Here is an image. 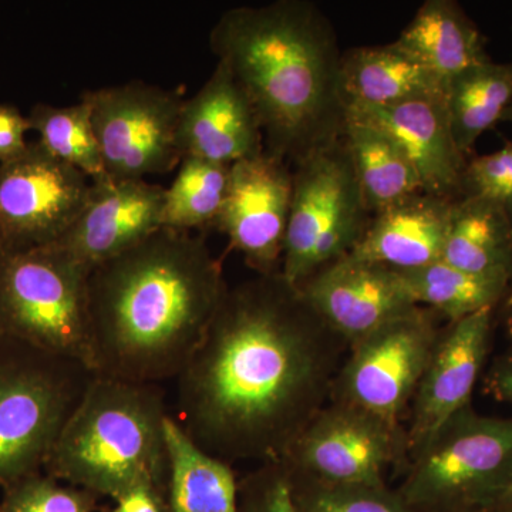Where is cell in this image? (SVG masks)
Instances as JSON below:
<instances>
[{
    "label": "cell",
    "mask_w": 512,
    "mask_h": 512,
    "mask_svg": "<svg viewBox=\"0 0 512 512\" xmlns=\"http://www.w3.org/2000/svg\"><path fill=\"white\" fill-rule=\"evenodd\" d=\"M349 348L281 272L229 288L177 376L188 437L231 464L279 461L325 407Z\"/></svg>",
    "instance_id": "6da1fadb"
},
{
    "label": "cell",
    "mask_w": 512,
    "mask_h": 512,
    "mask_svg": "<svg viewBox=\"0 0 512 512\" xmlns=\"http://www.w3.org/2000/svg\"><path fill=\"white\" fill-rule=\"evenodd\" d=\"M202 235L161 228L89 276L94 372L158 384L177 379L228 292Z\"/></svg>",
    "instance_id": "7a4b0ae2"
},
{
    "label": "cell",
    "mask_w": 512,
    "mask_h": 512,
    "mask_svg": "<svg viewBox=\"0 0 512 512\" xmlns=\"http://www.w3.org/2000/svg\"><path fill=\"white\" fill-rule=\"evenodd\" d=\"M210 47L251 101L266 153L296 165L342 138L343 53L318 5L276 0L228 9L211 29Z\"/></svg>",
    "instance_id": "3957f363"
},
{
    "label": "cell",
    "mask_w": 512,
    "mask_h": 512,
    "mask_svg": "<svg viewBox=\"0 0 512 512\" xmlns=\"http://www.w3.org/2000/svg\"><path fill=\"white\" fill-rule=\"evenodd\" d=\"M167 417L158 384L96 375L43 473L113 500L138 485L165 488Z\"/></svg>",
    "instance_id": "277c9868"
},
{
    "label": "cell",
    "mask_w": 512,
    "mask_h": 512,
    "mask_svg": "<svg viewBox=\"0 0 512 512\" xmlns=\"http://www.w3.org/2000/svg\"><path fill=\"white\" fill-rule=\"evenodd\" d=\"M96 372L0 335V488L42 473Z\"/></svg>",
    "instance_id": "5b68a950"
},
{
    "label": "cell",
    "mask_w": 512,
    "mask_h": 512,
    "mask_svg": "<svg viewBox=\"0 0 512 512\" xmlns=\"http://www.w3.org/2000/svg\"><path fill=\"white\" fill-rule=\"evenodd\" d=\"M90 272L59 245L29 251L0 247V335L94 370Z\"/></svg>",
    "instance_id": "8992f818"
},
{
    "label": "cell",
    "mask_w": 512,
    "mask_h": 512,
    "mask_svg": "<svg viewBox=\"0 0 512 512\" xmlns=\"http://www.w3.org/2000/svg\"><path fill=\"white\" fill-rule=\"evenodd\" d=\"M399 494L417 512H491L512 476V419L453 417L413 456Z\"/></svg>",
    "instance_id": "52a82bcc"
},
{
    "label": "cell",
    "mask_w": 512,
    "mask_h": 512,
    "mask_svg": "<svg viewBox=\"0 0 512 512\" xmlns=\"http://www.w3.org/2000/svg\"><path fill=\"white\" fill-rule=\"evenodd\" d=\"M370 218L343 137L315 151L293 170L282 276L299 286L348 256L365 235Z\"/></svg>",
    "instance_id": "ba28073f"
},
{
    "label": "cell",
    "mask_w": 512,
    "mask_h": 512,
    "mask_svg": "<svg viewBox=\"0 0 512 512\" xmlns=\"http://www.w3.org/2000/svg\"><path fill=\"white\" fill-rule=\"evenodd\" d=\"M439 313L424 306L383 323L350 346L333 384V402L400 426L439 343Z\"/></svg>",
    "instance_id": "9c48e42d"
},
{
    "label": "cell",
    "mask_w": 512,
    "mask_h": 512,
    "mask_svg": "<svg viewBox=\"0 0 512 512\" xmlns=\"http://www.w3.org/2000/svg\"><path fill=\"white\" fill-rule=\"evenodd\" d=\"M90 104L104 170L110 180H144L181 164L178 120L184 104L180 90L134 80L120 86L89 90Z\"/></svg>",
    "instance_id": "30bf717a"
},
{
    "label": "cell",
    "mask_w": 512,
    "mask_h": 512,
    "mask_svg": "<svg viewBox=\"0 0 512 512\" xmlns=\"http://www.w3.org/2000/svg\"><path fill=\"white\" fill-rule=\"evenodd\" d=\"M406 451V433L380 417L333 402L323 407L286 451L292 476L326 485H383L387 468Z\"/></svg>",
    "instance_id": "8fae6325"
},
{
    "label": "cell",
    "mask_w": 512,
    "mask_h": 512,
    "mask_svg": "<svg viewBox=\"0 0 512 512\" xmlns=\"http://www.w3.org/2000/svg\"><path fill=\"white\" fill-rule=\"evenodd\" d=\"M92 192L82 171L53 157L39 141L0 164V247H52L64 237Z\"/></svg>",
    "instance_id": "7c38bea8"
},
{
    "label": "cell",
    "mask_w": 512,
    "mask_h": 512,
    "mask_svg": "<svg viewBox=\"0 0 512 512\" xmlns=\"http://www.w3.org/2000/svg\"><path fill=\"white\" fill-rule=\"evenodd\" d=\"M293 171L264 153L231 165L227 197L214 228L256 275L281 272L291 217Z\"/></svg>",
    "instance_id": "4fadbf2b"
},
{
    "label": "cell",
    "mask_w": 512,
    "mask_h": 512,
    "mask_svg": "<svg viewBox=\"0 0 512 512\" xmlns=\"http://www.w3.org/2000/svg\"><path fill=\"white\" fill-rule=\"evenodd\" d=\"M495 308L450 323L441 333L413 399L406 451L412 456L458 413L470 407L490 345Z\"/></svg>",
    "instance_id": "5bb4252c"
},
{
    "label": "cell",
    "mask_w": 512,
    "mask_h": 512,
    "mask_svg": "<svg viewBox=\"0 0 512 512\" xmlns=\"http://www.w3.org/2000/svg\"><path fill=\"white\" fill-rule=\"evenodd\" d=\"M298 288L349 348L383 323L419 306L397 271L349 255L320 269Z\"/></svg>",
    "instance_id": "9a60e30c"
},
{
    "label": "cell",
    "mask_w": 512,
    "mask_h": 512,
    "mask_svg": "<svg viewBox=\"0 0 512 512\" xmlns=\"http://www.w3.org/2000/svg\"><path fill=\"white\" fill-rule=\"evenodd\" d=\"M165 188L146 180L92 183L89 201L55 245L93 269L163 228Z\"/></svg>",
    "instance_id": "2e32d148"
},
{
    "label": "cell",
    "mask_w": 512,
    "mask_h": 512,
    "mask_svg": "<svg viewBox=\"0 0 512 512\" xmlns=\"http://www.w3.org/2000/svg\"><path fill=\"white\" fill-rule=\"evenodd\" d=\"M177 144L183 158L222 165L264 153V134L254 107L224 64L217 63L198 93L184 100Z\"/></svg>",
    "instance_id": "e0dca14e"
},
{
    "label": "cell",
    "mask_w": 512,
    "mask_h": 512,
    "mask_svg": "<svg viewBox=\"0 0 512 512\" xmlns=\"http://www.w3.org/2000/svg\"><path fill=\"white\" fill-rule=\"evenodd\" d=\"M346 119L362 121L392 138L412 161L424 191L460 197L468 158L460 153L451 133L446 99L406 101L393 106L349 103Z\"/></svg>",
    "instance_id": "ac0fdd59"
},
{
    "label": "cell",
    "mask_w": 512,
    "mask_h": 512,
    "mask_svg": "<svg viewBox=\"0 0 512 512\" xmlns=\"http://www.w3.org/2000/svg\"><path fill=\"white\" fill-rule=\"evenodd\" d=\"M456 200L420 191L376 212L349 256L394 271L441 261Z\"/></svg>",
    "instance_id": "d6986e66"
},
{
    "label": "cell",
    "mask_w": 512,
    "mask_h": 512,
    "mask_svg": "<svg viewBox=\"0 0 512 512\" xmlns=\"http://www.w3.org/2000/svg\"><path fill=\"white\" fill-rule=\"evenodd\" d=\"M346 104L393 106L406 101L446 99L447 83L402 47H355L340 66Z\"/></svg>",
    "instance_id": "ffe728a7"
},
{
    "label": "cell",
    "mask_w": 512,
    "mask_h": 512,
    "mask_svg": "<svg viewBox=\"0 0 512 512\" xmlns=\"http://www.w3.org/2000/svg\"><path fill=\"white\" fill-rule=\"evenodd\" d=\"M394 43L446 83L458 73L491 60L485 52L483 33L453 0L424 2Z\"/></svg>",
    "instance_id": "44dd1931"
},
{
    "label": "cell",
    "mask_w": 512,
    "mask_h": 512,
    "mask_svg": "<svg viewBox=\"0 0 512 512\" xmlns=\"http://www.w3.org/2000/svg\"><path fill=\"white\" fill-rule=\"evenodd\" d=\"M168 512H238V483L231 464L205 453L180 423L165 420Z\"/></svg>",
    "instance_id": "7402d4cb"
},
{
    "label": "cell",
    "mask_w": 512,
    "mask_h": 512,
    "mask_svg": "<svg viewBox=\"0 0 512 512\" xmlns=\"http://www.w3.org/2000/svg\"><path fill=\"white\" fill-rule=\"evenodd\" d=\"M441 261L512 285V221L490 202L458 197Z\"/></svg>",
    "instance_id": "603a6c76"
},
{
    "label": "cell",
    "mask_w": 512,
    "mask_h": 512,
    "mask_svg": "<svg viewBox=\"0 0 512 512\" xmlns=\"http://www.w3.org/2000/svg\"><path fill=\"white\" fill-rule=\"evenodd\" d=\"M342 137L370 214L424 191L412 161L376 127L346 119Z\"/></svg>",
    "instance_id": "cb8c5ba5"
},
{
    "label": "cell",
    "mask_w": 512,
    "mask_h": 512,
    "mask_svg": "<svg viewBox=\"0 0 512 512\" xmlns=\"http://www.w3.org/2000/svg\"><path fill=\"white\" fill-rule=\"evenodd\" d=\"M512 103V63L477 64L448 80L446 104L451 133L468 158L478 138L503 121Z\"/></svg>",
    "instance_id": "d4e9b609"
},
{
    "label": "cell",
    "mask_w": 512,
    "mask_h": 512,
    "mask_svg": "<svg viewBox=\"0 0 512 512\" xmlns=\"http://www.w3.org/2000/svg\"><path fill=\"white\" fill-rule=\"evenodd\" d=\"M397 274L416 305L439 313L450 323L495 308L512 289L504 279L470 274L443 261Z\"/></svg>",
    "instance_id": "484cf974"
},
{
    "label": "cell",
    "mask_w": 512,
    "mask_h": 512,
    "mask_svg": "<svg viewBox=\"0 0 512 512\" xmlns=\"http://www.w3.org/2000/svg\"><path fill=\"white\" fill-rule=\"evenodd\" d=\"M231 165L185 157L165 188L163 228L192 232L214 228L227 197Z\"/></svg>",
    "instance_id": "4316f807"
},
{
    "label": "cell",
    "mask_w": 512,
    "mask_h": 512,
    "mask_svg": "<svg viewBox=\"0 0 512 512\" xmlns=\"http://www.w3.org/2000/svg\"><path fill=\"white\" fill-rule=\"evenodd\" d=\"M28 119L32 130L39 134L37 141L53 157L82 171L92 183L109 178L93 127L92 109L86 100L67 107L36 104Z\"/></svg>",
    "instance_id": "83f0119b"
},
{
    "label": "cell",
    "mask_w": 512,
    "mask_h": 512,
    "mask_svg": "<svg viewBox=\"0 0 512 512\" xmlns=\"http://www.w3.org/2000/svg\"><path fill=\"white\" fill-rule=\"evenodd\" d=\"M289 477L301 512H417L386 484L326 485Z\"/></svg>",
    "instance_id": "f1b7e54d"
},
{
    "label": "cell",
    "mask_w": 512,
    "mask_h": 512,
    "mask_svg": "<svg viewBox=\"0 0 512 512\" xmlns=\"http://www.w3.org/2000/svg\"><path fill=\"white\" fill-rule=\"evenodd\" d=\"M99 498L42 471L3 488L0 512H96Z\"/></svg>",
    "instance_id": "f546056e"
},
{
    "label": "cell",
    "mask_w": 512,
    "mask_h": 512,
    "mask_svg": "<svg viewBox=\"0 0 512 512\" xmlns=\"http://www.w3.org/2000/svg\"><path fill=\"white\" fill-rule=\"evenodd\" d=\"M460 197L490 202L512 221V141L494 153L468 158Z\"/></svg>",
    "instance_id": "4dcf8cb0"
},
{
    "label": "cell",
    "mask_w": 512,
    "mask_h": 512,
    "mask_svg": "<svg viewBox=\"0 0 512 512\" xmlns=\"http://www.w3.org/2000/svg\"><path fill=\"white\" fill-rule=\"evenodd\" d=\"M238 512H301L281 461H269L238 483Z\"/></svg>",
    "instance_id": "1f68e13d"
},
{
    "label": "cell",
    "mask_w": 512,
    "mask_h": 512,
    "mask_svg": "<svg viewBox=\"0 0 512 512\" xmlns=\"http://www.w3.org/2000/svg\"><path fill=\"white\" fill-rule=\"evenodd\" d=\"M32 130L28 117L18 107L0 104V164L9 163L28 150L26 133Z\"/></svg>",
    "instance_id": "d6a6232c"
},
{
    "label": "cell",
    "mask_w": 512,
    "mask_h": 512,
    "mask_svg": "<svg viewBox=\"0 0 512 512\" xmlns=\"http://www.w3.org/2000/svg\"><path fill=\"white\" fill-rule=\"evenodd\" d=\"M106 512H168L165 488L157 485H138L114 500Z\"/></svg>",
    "instance_id": "836d02e7"
},
{
    "label": "cell",
    "mask_w": 512,
    "mask_h": 512,
    "mask_svg": "<svg viewBox=\"0 0 512 512\" xmlns=\"http://www.w3.org/2000/svg\"><path fill=\"white\" fill-rule=\"evenodd\" d=\"M487 387L495 399L512 404V348L491 369Z\"/></svg>",
    "instance_id": "e575fe53"
},
{
    "label": "cell",
    "mask_w": 512,
    "mask_h": 512,
    "mask_svg": "<svg viewBox=\"0 0 512 512\" xmlns=\"http://www.w3.org/2000/svg\"><path fill=\"white\" fill-rule=\"evenodd\" d=\"M491 512H512V476L510 483H508L503 495H501L500 500Z\"/></svg>",
    "instance_id": "d590c367"
},
{
    "label": "cell",
    "mask_w": 512,
    "mask_h": 512,
    "mask_svg": "<svg viewBox=\"0 0 512 512\" xmlns=\"http://www.w3.org/2000/svg\"><path fill=\"white\" fill-rule=\"evenodd\" d=\"M505 301V326H507L508 335L512 340V289L510 293H508Z\"/></svg>",
    "instance_id": "8d00e7d4"
},
{
    "label": "cell",
    "mask_w": 512,
    "mask_h": 512,
    "mask_svg": "<svg viewBox=\"0 0 512 512\" xmlns=\"http://www.w3.org/2000/svg\"><path fill=\"white\" fill-rule=\"evenodd\" d=\"M503 121H508V123H512V103L510 104V107H508V110L505 111Z\"/></svg>",
    "instance_id": "74e56055"
}]
</instances>
